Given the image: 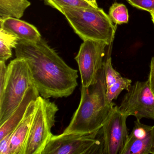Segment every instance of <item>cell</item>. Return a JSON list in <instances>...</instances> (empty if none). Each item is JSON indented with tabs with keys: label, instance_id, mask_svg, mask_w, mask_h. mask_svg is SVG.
Here are the masks:
<instances>
[{
	"label": "cell",
	"instance_id": "9a60e30c",
	"mask_svg": "<svg viewBox=\"0 0 154 154\" xmlns=\"http://www.w3.org/2000/svg\"><path fill=\"white\" fill-rule=\"evenodd\" d=\"M30 4L28 0H0V20L8 17L20 18Z\"/></svg>",
	"mask_w": 154,
	"mask_h": 154
},
{
	"label": "cell",
	"instance_id": "3957f363",
	"mask_svg": "<svg viewBox=\"0 0 154 154\" xmlns=\"http://www.w3.org/2000/svg\"><path fill=\"white\" fill-rule=\"evenodd\" d=\"M67 19L74 31L84 41L113 42L116 26L102 9L63 7L58 10Z\"/></svg>",
	"mask_w": 154,
	"mask_h": 154
},
{
	"label": "cell",
	"instance_id": "603a6c76",
	"mask_svg": "<svg viewBox=\"0 0 154 154\" xmlns=\"http://www.w3.org/2000/svg\"><path fill=\"white\" fill-rule=\"evenodd\" d=\"M150 15L151 17V20H152V22H153V24L154 25V13H150Z\"/></svg>",
	"mask_w": 154,
	"mask_h": 154
},
{
	"label": "cell",
	"instance_id": "ffe728a7",
	"mask_svg": "<svg viewBox=\"0 0 154 154\" xmlns=\"http://www.w3.org/2000/svg\"><path fill=\"white\" fill-rule=\"evenodd\" d=\"M8 66H6L5 62L0 61V92L4 89L7 77Z\"/></svg>",
	"mask_w": 154,
	"mask_h": 154
},
{
	"label": "cell",
	"instance_id": "2e32d148",
	"mask_svg": "<svg viewBox=\"0 0 154 154\" xmlns=\"http://www.w3.org/2000/svg\"><path fill=\"white\" fill-rule=\"evenodd\" d=\"M109 16L116 25L127 24L129 21V15L127 7L121 3H113L109 9Z\"/></svg>",
	"mask_w": 154,
	"mask_h": 154
},
{
	"label": "cell",
	"instance_id": "7a4b0ae2",
	"mask_svg": "<svg viewBox=\"0 0 154 154\" xmlns=\"http://www.w3.org/2000/svg\"><path fill=\"white\" fill-rule=\"evenodd\" d=\"M115 106L106 98L103 66L96 83L88 88L82 86L79 106L63 133L86 135L99 131Z\"/></svg>",
	"mask_w": 154,
	"mask_h": 154
},
{
	"label": "cell",
	"instance_id": "8fae6325",
	"mask_svg": "<svg viewBox=\"0 0 154 154\" xmlns=\"http://www.w3.org/2000/svg\"><path fill=\"white\" fill-rule=\"evenodd\" d=\"M37 104V100L30 103L25 117L12 132L8 154H24Z\"/></svg>",
	"mask_w": 154,
	"mask_h": 154
},
{
	"label": "cell",
	"instance_id": "7c38bea8",
	"mask_svg": "<svg viewBox=\"0 0 154 154\" xmlns=\"http://www.w3.org/2000/svg\"><path fill=\"white\" fill-rule=\"evenodd\" d=\"M106 86V96L109 103H112L116 100L121 93L129 90L132 81L130 79L122 77L112 66V58L108 57L103 63Z\"/></svg>",
	"mask_w": 154,
	"mask_h": 154
},
{
	"label": "cell",
	"instance_id": "d6986e66",
	"mask_svg": "<svg viewBox=\"0 0 154 154\" xmlns=\"http://www.w3.org/2000/svg\"><path fill=\"white\" fill-rule=\"evenodd\" d=\"M12 48L0 40V61L6 62L12 57Z\"/></svg>",
	"mask_w": 154,
	"mask_h": 154
},
{
	"label": "cell",
	"instance_id": "ac0fdd59",
	"mask_svg": "<svg viewBox=\"0 0 154 154\" xmlns=\"http://www.w3.org/2000/svg\"><path fill=\"white\" fill-rule=\"evenodd\" d=\"M131 6L150 13L154 11V0H127Z\"/></svg>",
	"mask_w": 154,
	"mask_h": 154
},
{
	"label": "cell",
	"instance_id": "e0dca14e",
	"mask_svg": "<svg viewBox=\"0 0 154 154\" xmlns=\"http://www.w3.org/2000/svg\"><path fill=\"white\" fill-rule=\"evenodd\" d=\"M45 3L58 10L63 7L96 8L85 0H45Z\"/></svg>",
	"mask_w": 154,
	"mask_h": 154
},
{
	"label": "cell",
	"instance_id": "8992f818",
	"mask_svg": "<svg viewBox=\"0 0 154 154\" xmlns=\"http://www.w3.org/2000/svg\"><path fill=\"white\" fill-rule=\"evenodd\" d=\"M101 129L92 134L53 135L42 154H102Z\"/></svg>",
	"mask_w": 154,
	"mask_h": 154
},
{
	"label": "cell",
	"instance_id": "9c48e42d",
	"mask_svg": "<svg viewBox=\"0 0 154 154\" xmlns=\"http://www.w3.org/2000/svg\"><path fill=\"white\" fill-rule=\"evenodd\" d=\"M128 117L120 111L118 106H114L101 128L102 154H120L128 136Z\"/></svg>",
	"mask_w": 154,
	"mask_h": 154
},
{
	"label": "cell",
	"instance_id": "cb8c5ba5",
	"mask_svg": "<svg viewBox=\"0 0 154 154\" xmlns=\"http://www.w3.org/2000/svg\"><path fill=\"white\" fill-rule=\"evenodd\" d=\"M154 13V11H151V12H150L149 13Z\"/></svg>",
	"mask_w": 154,
	"mask_h": 154
},
{
	"label": "cell",
	"instance_id": "5bb4252c",
	"mask_svg": "<svg viewBox=\"0 0 154 154\" xmlns=\"http://www.w3.org/2000/svg\"><path fill=\"white\" fill-rule=\"evenodd\" d=\"M1 29L11 34L20 41L34 42L41 38L37 29L19 19L8 17L0 20Z\"/></svg>",
	"mask_w": 154,
	"mask_h": 154
},
{
	"label": "cell",
	"instance_id": "277c9868",
	"mask_svg": "<svg viewBox=\"0 0 154 154\" xmlns=\"http://www.w3.org/2000/svg\"><path fill=\"white\" fill-rule=\"evenodd\" d=\"M34 85L27 63L17 58L8 66L4 89L0 92V125L3 124L20 105L26 92Z\"/></svg>",
	"mask_w": 154,
	"mask_h": 154
},
{
	"label": "cell",
	"instance_id": "5b68a950",
	"mask_svg": "<svg viewBox=\"0 0 154 154\" xmlns=\"http://www.w3.org/2000/svg\"><path fill=\"white\" fill-rule=\"evenodd\" d=\"M24 154H42L53 136L51 130L55 123L57 105L39 96Z\"/></svg>",
	"mask_w": 154,
	"mask_h": 154
},
{
	"label": "cell",
	"instance_id": "6da1fadb",
	"mask_svg": "<svg viewBox=\"0 0 154 154\" xmlns=\"http://www.w3.org/2000/svg\"><path fill=\"white\" fill-rule=\"evenodd\" d=\"M16 57L26 60L34 85L45 99L67 97L78 85L77 70L72 68L42 38L19 41Z\"/></svg>",
	"mask_w": 154,
	"mask_h": 154
},
{
	"label": "cell",
	"instance_id": "30bf717a",
	"mask_svg": "<svg viewBox=\"0 0 154 154\" xmlns=\"http://www.w3.org/2000/svg\"><path fill=\"white\" fill-rule=\"evenodd\" d=\"M154 154V126L137 119L120 154Z\"/></svg>",
	"mask_w": 154,
	"mask_h": 154
},
{
	"label": "cell",
	"instance_id": "4fadbf2b",
	"mask_svg": "<svg viewBox=\"0 0 154 154\" xmlns=\"http://www.w3.org/2000/svg\"><path fill=\"white\" fill-rule=\"evenodd\" d=\"M39 94L34 85L29 87L20 105L8 119L0 125V140L12 133L25 117L30 103L37 100Z\"/></svg>",
	"mask_w": 154,
	"mask_h": 154
},
{
	"label": "cell",
	"instance_id": "ba28073f",
	"mask_svg": "<svg viewBox=\"0 0 154 154\" xmlns=\"http://www.w3.org/2000/svg\"><path fill=\"white\" fill-rule=\"evenodd\" d=\"M120 111L126 116H133L154 120V94L149 81L136 82L125 94L119 106Z\"/></svg>",
	"mask_w": 154,
	"mask_h": 154
},
{
	"label": "cell",
	"instance_id": "44dd1931",
	"mask_svg": "<svg viewBox=\"0 0 154 154\" xmlns=\"http://www.w3.org/2000/svg\"><path fill=\"white\" fill-rule=\"evenodd\" d=\"M148 81H149L150 88L154 94V56L152 57L150 62Z\"/></svg>",
	"mask_w": 154,
	"mask_h": 154
},
{
	"label": "cell",
	"instance_id": "7402d4cb",
	"mask_svg": "<svg viewBox=\"0 0 154 154\" xmlns=\"http://www.w3.org/2000/svg\"><path fill=\"white\" fill-rule=\"evenodd\" d=\"M85 1L89 2L91 5L94 6V8H98V5H97V2H96V0H85Z\"/></svg>",
	"mask_w": 154,
	"mask_h": 154
},
{
	"label": "cell",
	"instance_id": "52a82bcc",
	"mask_svg": "<svg viewBox=\"0 0 154 154\" xmlns=\"http://www.w3.org/2000/svg\"><path fill=\"white\" fill-rule=\"evenodd\" d=\"M107 46L106 42L91 39L85 40L81 45L75 59L79 67L82 86L88 88L97 82Z\"/></svg>",
	"mask_w": 154,
	"mask_h": 154
}]
</instances>
